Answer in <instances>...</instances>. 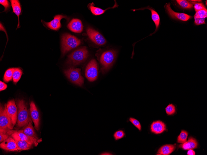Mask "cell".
Returning a JSON list of instances; mask_svg holds the SVG:
<instances>
[{
  "mask_svg": "<svg viewBox=\"0 0 207 155\" xmlns=\"http://www.w3.org/2000/svg\"><path fill=\"white\" fill-rule=\"evenodd\" d=\"M207 9L201 10L196 12L194 15V19L205 18L207 17Z\"/></svg>",
  "mask_w": 207,
  "mask_h": 155,
  "instance_id": "cell-28",
  "label": "cell"
},
{
  "mask_svg": "<svg viewBox=\"0 0 207 155\" xmlns=\"http://www.w3.org/2000/svg\"><path fill=\"white\" fill-rule=\"evenodd\" d=\"M98 67L95 59L91 60L87 65L85 71V75L87 80L90 82L95 80L98 76Z\"/></svg>",
  "mask_w": 207,
  "mask_h": 155,
  "instance_id": "cell-7",
  "label": "cell"
},
{
  "mask_svg": "<svg viewBox=\"0 0 207 155\" xmlns=\"http://www.w3.org/2000/svg\"><path fill=\"white\" fill-rule=\"evenodd\" d=\"M7 113L10 117L14 127L16 123L17 118V108L14 100L8 101L6 104Z\"/></svg>",
  "mask_w": 207,
  "mask_h": 155,
  "instance_id": "cell-9",
  "label": "cell"
},
{
  "mask_svg": "<svg viewBox=\"0 0 207 155\" xmlns=\"http://www.w3.org/2000/svg\"><path fill=\"white\" fill-rule=\"evenodd\" d=\"M206 5H207V1H206Z\"/></svg>",
  "mask_w": 207,
  "mask_h": 155,
  "instance_id": "cell-40",
  "label": "cell"
},
{
  "mask_svg": "<svg viewBox=\"0 0 207 155\" xmlns=\"http://www.w3.org/2000/svg\"><path fill=\"white\" fill-rule=\"evenodd\" d=\"M0 3L4 6L5 8L4 11H6L10 8V4L9 2L7 0H0Z\"/></svg>",
  "mask_w": 207,
  "mask_h": 155,
  "instance_id": "cell-34",
  "label": "cell"
},
{
  "mask_svg": "<svg viewBox=\"0 0 207 155\" xmlns=\"http://www.w3.org/2000/svg\"><path fill=\"white\" fill-rule=\"evenodd\" d=\"M175 148V146L174 145L166 144L160 147L157 153L161 155H169L174 151Z\"/></svg>",
  "mask_w": 207,
  "mask_h": 155,
  "instance_id": "cell-22",
  "label": "cell"
},
{
  "mask_svg": "<svg viewBox=\"0 0 207 155\" xmlns=\"http://www.w3.org/2000/svg\"><path fill=\"white\" fill-rule=\"evenodd\" d=\"M87 34L91 40L99 45H104L106 41L103 36L93 28L88 27L86 29Z\"/></svg>",
  "mask_w": 207,
  "mask_h": 155,
  "instance_id": "cell-8",
  "label": "cell"
},
{
  "mask_svg": "<svg viewBox=\"0 0 207 155\" xmlns=\"http://www.w3.org/2000/svg\"><path fill=\"white\" fill-rule=\"evenodd\" d=\"M7 87V85L4 82L0 81V90L3 91L5 90Z\"/></svg>",
  "mask_w": 207,
  "mask_h": 155,
  "instance_id": "cell-36",
  "label": "cell"
},
{
  "mask_svg": "<svg viewBox=\"0 0 207 155\" xmlns=\"http://www.w3.org/2000/svg\"><path fill=\"white\" fill-rule=\"evenodd\" d=\"M175 105L173 104L170 103L165 108L166 114L168 115L174 114L176 111Z\"/></svg>",
  "mask_w": 207,
  "mask_h": 155,
  "instance_id": "cell-29",
  "label": "cell"
},
{
  "mask_svg": "<svg viewBox=\"0 0 207 155\" xmlns=\"http://www.w3.org/2000/svg\"><path fill=\"white\" fill-rule=\"evenodd\" d=\"M88 55V52L86 47H81L68 56L67 62L74 66L79 64L86 59Z\"/></svg>",
  "mask_w": 207,
  "mask_h": 155,
  "instance_id": "cell-4",
  "label": "cell"
},
{
  "mask_svg": "<svg viewBox=\"0 0 207 155\" xmlns=\"http://www.w3.org/2000/svg\"><path fill=\"white\" fill-rule=\"evenodd\" d=\"M11 135L15 141L18 150H27L32 147V145L29 144L25 141L22 140L17 134L12 133Z\"/></svg>",
  "mask_w": 207,
  "mask_h": 155,
  "instance_id": "cell-15",
  "label": "cell"
},
{
  "mask_svg": "<svg viewBox=\"0 0 207 155\" xmlns=\"http://www.w3.org/2000/svg\"><path fill=\"white\" fill-rule=\"evenodd\" d=\"M9 136L6 131H0V143L7 139L9 137Z\"/></svg>",
  "mask_w": 207,
  "mask_h": 155,
  "instance_id": "cell-32",
  "label": "cell"
},
{
  "mask_svg": "<svg viewBox=\"0 0 207 155\" xmlns=\"http://www.w3.org/2000/svg\"><path fill=\"white\" fill-rule=\"evenodd\" d=\"M0 147L2 149L7 151L18 150L15 141L11 136L1 143Z\"/></svg>",
  "mask_w": 207,
  "mask_h": 155,
  "instance_id": "cell-13",
  "label": "cell"
},
{
  "mask_svg": "<svg viewBox=\"0 0 207 155\" xmlns=\"http://www.w3.org/2000/svg\"><path fill=\"white\" fill-rule=\"evenodd\" d=\"M10 1L12 8L13 12L18 16V22L17 28H18L20 27L19 16L21 12L20 4L19 1L18 0H11Z\"/></svg>",
  "mask_w": 207,
  "mask_h": 155,
  "instance_id": "cell-19",
  "label": "cell"
},
{
  "mask_svg": "<svg viewBox=\"0 0 207 155\" xmlns=\"http://www.w3.org/2000/svg\"><path fill=\"white\" fill-rule=\"evenodd\" d=\"M23 131L24 133L27 136L35 139L39 141L40 140L38 139L32 126V123L31 122H29Z\"/></svg>",
  "mask_w": 207,
  "mask_h": 155,
  "instance_id": "cell-21",
  "label": "cell"
},
{
  "mask_svg": "<svg viewBox=\"0 0 207 155\" xmlns=\"http://www.w3.org/2000/svg\"><path fill=\"white\" fill-rule=\"evenodd\" d=\"M124 135L125 133L122 130H119L114 133L113 136L116 140H118L123 138Z\"/></svg>",
  "mask_w": 207,
  "mask_h": 155,
  "instance_id": "cell-31",
  "label": "cell"
},
{
  "mask_svg": "<svg viewBox=\"0 0 207 155\" xmlns=\"http://www.w3.org/2000/svg\"><path fill=\"white\" fill-rule=\"evenodd\" d=\"M67 27L71 31L77 33L81 32L83 26L81 21L78 19H73L68 24Z\"/></svg>",
  "mask_w": 207,
  "mask_h": 155,
  "instance_id": "cell-16",
  "label": "cell"
},
{
  "mask_svg": "<svg viewBox=\"0 0 207 155\" xmlns=\"http://www.w3.org/2000/svg\"><path fill=\"white\" fill-rule=\"evenodd\" d=\"M116 56V52L113 50L105 51L101 54L99 61L102 73H104L110 68L115 60Z\"/></svg>",
  "mask_w": 207,
  "mask_h": 155,
  "instance_id": "cell-3",
  "label": "cell"
},
{
  "mask_svg": "<svg viewBox=\"0 0 207 155\" xmlns=\"http://www.w3.org/2000/svg\"><path fill=\"white\" fill-rule=\"evenodd\" d=\"M13 126L11 119L7 111L6 104L3 106L0 105V129L6 130L7 129L12 130Z\"/></svg>",
  "mask_w": 207,
  "mask_h": 155,
  "instance_id": "cell-6",
  "label": "cell"
},
{
  "mask_svg": "<svg viewBox=\"0 0 207 155\" xmlns=\"http://www.w3.org/2000/svg\"><path fill=\"white\" fill-rule=\"evenodd\" d=\"M81 43V40L68 33L63 34L61 38V51L63 54L74 49Z\"/></svg>",
  "mask_w": 207,
  "mask_h": 155,
  "instance_id": "cell-2",
  "label": "cell"
},
{
  "mask_svg": "<svg viewBox=\"0 0 207 155\" xmlns=\"http://www.w3.org/2000/svg\"><path fill=\"white\" fill-rule=\"evenodd\" d=\"M15 68H11L8 69L5 71L3 79L4 81L8 82L12 79L13 74Z\"/></svg>",
  "mask_w": 207,
  "mask_h": 155,
  "instance_id": "cell-25",
  "label": "cell"
},
{
  "mask_svg": "<svg viewBox=\"0 0 207 155\" xmlns=\"http://www.w3.org/2000/svg\"><path fill=\"white\" fill-rule=\"evenodd\" d=\"M81 69L78 68L70 67L64 71V72L68 78L73 83L81 87L84 82V78L81 76Z\"/></svg>",
  "mask_w": 207,
  "mask_h": 155,
  "instance_id": "cell-5",
  "label": "cell"
},
{
  "mask_svg": "<svg viewBox=\"0 0 207 155\" xmlns=\"http://www.w3.org/2000/svg\"><path fill=\"white\" fill-rule=\"evenodd\" d=\"M190 1L191 2H201L202 1L201 0H190V1Z\"/></svg>",
  "mask_w": 207,
  "mask_h": 155,
  "instance_id": "cell-38",
  "label": "cell"
},
{
  "mask_svg": "<svg viewBox=\"0 0 207 155\" xmlns=\"http://www.w3.org/2000/svg\"><path fill=\"white\" fill-rule=\"evenodd\" d=\"M146 9L150 10L151 13L152 19L154 23L156 26V32L158 29L160 23V18L157 13L154 9L150 7H146ZM154 32V33L155 32Z\"/></svg>",
  "mask_w": 207,
  "mask_h": 155,
  "instance_id": "cell-23",
  "label": "cell"
},
{
  "mask_svg": "<svg viewBox=\"0 0 207 155\" xmlns=\"http://www.w3.org/2000/svg\"><path fill=\"white\" fill-rule=\"evenodd\" d=\"M7 133L9 135H11L12 133L16 134L20 136L22 140L25 141L31 145L34 144L35 146H37L38 145V143L39 142L37 140L30 137L25 134L23 130H13L8 129L7 131Z\"/></svg>",
  "mask_w": 207,
  "mask_h": 155,
  "instance_id": "cell-11",
  "label": "cell"
},
{
  "mask_svg": "<svg viewBox=\"0 0 207 155\" xmlns=\"http://www.w3.org/2000/svg\"><path fill=\"white\" fill-rule=\"evenodd\" d=\"M176 2L183 8L185 9H191L193 4L188 1L185 0H177Z\"/></svg>",
  "mask_w": 207,
  "mask_h": 155,
  "instance_id": "cell-26",
  "label": "cell"
},
{
  "mask_svg": "<svg viewBox=\"0 0 207 155\" xmlns=\"http://www.w3.org/2000/svg\"><path fill=\"white\" fill-rule=\"evenodd\" d=\"M129 120L139 130H141V126L140 123L138 120L132 118H130Z\"/></svg>",
  "mask_w": 207,
  "mask_h": 155,
  "instance_id": "cell-33",
  "label": "cell"
},
{
  "mask_svg": "<svg viewBox=\"0 0 207 155\" xmlns=\"http://www.w3.org/2000/svg\"><path fill=\"white\" fill-rule=\"evenodd\" d=\"M115 3L114 5L112 7H109L106 9L104 10L100 8L95 6L93 5L94 3H92L88 4V6L89 9L90 10L92 13L95 15H101L103 14L105 11L108 9L110 8H113L118 6L116 2L115 1Z\"/></svg>",
  "mask_w": 207,
  "mask_h": 155,
  "instance_id": "cell-20",
  "label": "cell"
},
{
  "mask_svg": "<svg viewBox=\"0 0 207 155\" xmlns=\"http://www.w3.org/2000/svg\"><path fill=\"white\" fill-rule=\"evenodd\" d=\"M194 23L196 25L205 24V18L194 19Z\"/></svg>",
  "mask_w": 207,
  "mask_h": 155,
  "instance_id": "cell-35",
  "label": "cell"
},
{
  "mask_svg": "<svg viewBox=\"0 0 207 155\" xmlns=\"http://www.w3.org/2000/svg\"><path fill=\"white\" fill-rule=\"evenodd\" d=\"M17 118L16 126L18 128L26 127L29 122L32 123L31 118L24 101L23 100H16Z\"/></svg>",
  "mask_w": 207,
  "mask_h": 155,
  "instance_id": "cell-1",
  "label": "cell"
},
{
  "mask_svg": "<svg viewBox=\"0 0 207 155\" xmlns=\"http://www.w3.org/2000/svg\"><path fill=\"white\" fill-rule=\"evenodd\" d=\"M192 3L194 4V7L196 12L201 10L206 9L204 4L202 3L193 2Z\"/></svg>",
  "mask_w": 207,
  "mask_h": 155,
  "instance_id": "cell-30",
  "label": "cell"
},
{
  "mask_svg": "<svg viewBox=\"0 0 207 155\" xmlns=\"http://www.w3.org/2000/svg\"><path fill=\"white\" fill-rule=\"evenodd\" d=\"M168 13L172 18L177 19L183 21H187L191 18L192 16L187 14L175 12L171 8L170 3L165 6Z\"/></svg>",
  "mask_w": 207,
  "mask_h": 155,
  "instance_id": "cell-12",
  "label": "cell"
},
{
  "mask_svg": "<svg viewBox=\"0 0 207 155\" xmlns=\"http://www.w3.org/2000/svg\"><path fill=\"white\" fill-rule=\"evenodd\" d=\"M188 133L185 131L182 130L180 133L178 137L177 142L183 144L187 141Z\"/></svg>",
  "mask_w": 207,
  "mask_h": 155,
  "instance_id": "cell-27",
  "label": "cell"
},
{
  "mask_svg": "<svg viewBox=\"0 0 207 155\" xmlns=\"http://www.w3.org/2000/svg\"><path fill=\"white\" fill-rule=\"evenodd\" d=\"M187 154L188 155H195V151L192 149H189L187 152Z\"/></svg>",
  "mask_w": 207,
  "mask_h": 155,
  "instance_id": "cell-37",
  "label": "cell"
},
{
  "mask_svg": "<svg viewBox=\"0 0 207 155\" xmlns=\"http://www.w3.org/2000/svg\"><path fill=\"white\" fill-rule=\"evenodd\" d=\"M101 155H112L111 153H105L101 154Z\"/></svg>",
  "mask_w": 207,
  "mask_h": 155,
  "instance_id": "cell-39",
  "label": "cell"
},
{
  "mask_svg": "<svg viewBox=\"0 0 207 155\" xmlns=\"http://www.w3.org/2000/svg\"><path fill=\"white\" fill-rule=\"evenodd\" d=\"M63 18L67 19V16L62 15H58L54 17V19L49 22H44V24L50 29L57 31L61 27L60 22L61 19Z\"/></svg>",
  "mask_w": 207,
  "mask_h": 155,
  "instance_id": "cell-14",
  "label": "cell"
},
{
  "mask_svg": "<svg viewBox=\"0 0 207 155\" xmlns=\"http://www.w3.org/2000/svg\"><path fill=\"white\" fill-rule=\"evenodd\" d=\"M22 74V71L19 68H15L13 75L12 80L14 84H16L20 80Z\"/></svg>",
  "mask_w": 207,
  "mask_h": 155,
  "instance_id": "cell-24",
  "label": "cell"
},
{
  "mask_svg": "<svg viewBox=\"0 0 207 155\" xmlns=\"http://www.w3.org/2000/svg\"><path fill=\"white\" fill-rule=\"evenodd\" d=\"M165 124L162 121L158 120L153 122L151 125V131L156 134H160L166 130Z\"/></svg>",
  "mask_w": 207,
  "mask_h": 155,
  "instance_id": "cell-17",
  "label": "cell"
},
{
  "mask_svg": "<svg viewBox=\"0 0 207 155\" xmlns=\"http://www.w3.org/2000/svg\"><path fill=\"white\" fill-rule=\"evenodd\" d=\"M198 143L196 140L192 137H190L185 142L181 144L179 147L184 150H189L197 148Z\"/></svg>",
  "mask_w": 207,
  "mask_h": 155,
  "instance_id": "cell-18",
  "label": "cell"
},
{
  "mask_svg": "<svg viewBox=\"0 0 207 155\" xmlns=\"http://www.w3.org/2000/svg\"><path fill=\"white\" fill-rule=\"evenodd\" d=\"M30 115L34 125V128L37 131L39 129L40 117L39 112L34 103L31 101L30 104Z\"/></svg>",
  "mask_w": 207,
  "mask_h": 155,
  "instance_id": "cell-10",
  "label": "cell"
}]
</instances>
